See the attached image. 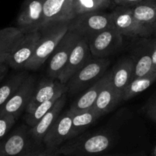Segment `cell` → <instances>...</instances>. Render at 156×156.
Segmentation results:
<instances>
[{
  "mask_svg": "<svg viewBox=\"0 0 156 156\" xmlns=\"http://www.w3.org/2000/svg\"><path fill=\"white\" fill-rule=\"evenodd\" d=\"M152 156H156V146H155V149H154V150H153V152H152Z\"/></svg>",
  "mask_w": 156,
  "mask_h": 156,
  "instance_id": "d590c367",
  "label": "cell"
},
{
  "mask_svg": "<svg viewBox=\"0 0 156 156\" xmlns=\"http://www.w3.org/2000/svg\"><path fill=\"white\" fill-rule=\"evenodd\" d=\"M110 64L111 62L107 57H92L67 82V94L75 95L91 87L107 73Z\"/></svg>",
  "mask_w": 156,
  "mask_h": 156,
  "instance_id": "277c9868",
  "label": "cell"
},
{
  "mask_svg": "<svg viewBox=\"0 0 156 156\" xmlns=\"http://www.w3.org/2000/svg\"><path fill=\"white\" fill-rule=\"evenodd\" d=\"M37 88V78L28 75L12 98L0 109V113L12 114L18 120L25 111Z\"/></svg>",
  "mask_w": 156,
  "mask_h": 156,
  "instance_id": "30bf717a",
  "label": "cell"
},
{
  "mask_svg": "<svg viewBox=\"0 0 156 156\" xmlns=\"http://www.w3.org/2000/svg\"><path fill=\"white\" fill-rule=\"evenodd\" d=\"M152 36H154V38H153V40H154V41H155V42L156 43V33L152 35Z\"/></svg>",
  "mask_w": 156,
  "mask_h": 156,
  "instance_id": "8d00e7d4",
  "label": "cell"
},
{
  "mask_svg": "<svg viewBox=\"0 0 156 156\" xmlns=\"http://www.w3.org/2000/svg\"><path fill=\"white\" fill-rule=\"evenodd\" d=\"M111 14L114 27L123 36L147 38L143 29L134 18L130 7L117 6Z\"/></svg>",
  "mask_w": 156,
  "mask_h": 156,
  "instance_id": "5bb4252c",
  "label": "cell"
},
{
  "mask_svg": "<svg viewBox=\"0 0 156 156\" xmlns=\"http://www.w3.org/2000/svg\"><path fill=\"white\" fill-rule=\"evenodd\" d=\"M155 33H156V24H155V30H154L153 34H155ZM153 34H152V35H153Z\"/></svg>",
  "mask_w": 156,
  "mask_h": 156,
  "instance_id": "74e56055",
  "label": "cell"
},
{
  "mask_svg": "<svg viewBox=\"0 0 156 156\" xmlns=\"http://www.w3.org/2000/svg\"><path fill=\"white\" fill-rule=\"evenodd\" d=\"M73 112L70 109L59 116L44 139L46 149H56L69 140L73 126Z\"/></svg>",
  "mask_w": 156,
  "mask_h": 156,
  "instance_id": "7c38bea8",
  "label": "cell"
},
{
  "mask_svg": "<svg viewBox=\"0 0 156 156\" xmlns=\"http://www.w3.org/2000/svg\"><path fill=\"white\" fill-rule=\"evenodd\" d=\"M135 68V59L123 57L112 68V83L116 91L123 100L125 88L132 80Z\"/></svg>",
  "mask_w": 156,
  "mask_h": 156,
  "instance_id": "e0dca14e",
  "label": "cell"
},
{
  "mask_svg": "<svg viewBox=\"0 0 156 156\" xmlns=\"http://www.w3.org/2000/svg\"><path fill=\"white\" fill-rule=\"evenodd\" d=\"M113 0H73L74 16L81 14L103 12L111 6Z\"/></svg>",
  "mask_w": 156,
  "mask_h": 156,
  "instance_id": "d4e9b609",
  "label": "cell"
},
{
  "mask_svg": "<svg viewBox=\"0 0 156 156\" xmlns=\"http://www.w3.org/2000/svg\"><path fill=\"white\" fill-rule=\"evenodd\" d=\"M146 114L156 124V97L151 99L145 108Z\"/></svg>",
  "mask_w": 156,
  "mask_h": 156,
  "instance_id": "f1b7e54d",
  "label": "cell"
},
{
  "mask_svg": "<svg viewBox=\"0 0 156 156\" xmlns=\"http://www.w3.org/2000/svg\"><path fill=\"white\" fill-rule=\"evenodd\" d=\"M123 100L113 85L111 76L105 84L103 89L101 91L93 108L103 116L112 111Z\"/></svg>",
  "mask_w": 156,
  "mask_h": 156,
  "instance_id": "44dd1931",
  "label": "cell"
},
{
  "mask_svg": "<svg viewBox=\"0 0 156 156\" xmlns=\"http://www.w3.org/2000/svg\"><path fill=\"white\" fill-rule=\"evenodd\" d=\"M112 14L94 12L76 15L69 21V29L77 32L87 39L90 37L114 27Z\"/></svg>",
  "mask_w": 156,
  "mask_h": 156,
  "instance_id": "5b68a950",
  "label": "cell"
},
{
  "mask_svg": "<svg viewBox=\"0 0 156 156\" xmlns=\"http://www.w3.org/2000/svg\"><path fill=\"white\" fill-rule=\"evenodd\" d=\"M27 124H21L0 141V156H34L46 149L36 144Z\"/></svg>",
  "mask_w": 156,
  "mask_h": 156,
  "instance_id": "3957f363",
  "label": "cell"
},
{
  "mask_svg": "<svg viewBox=\"0 0 156 156\" xmlns=\"http://www.w3.org/2000/svg\"><path fill=\"white\" fill-rule=\"evenodd\" d=\"M62 95H57L56 97L53 98L50 100L47 101L44 103L38 105L31 113L30 114H24V120L27 126L30 127H33L37 123V122L45 115L47 113L49 112L50 109L53 107V105L56 104V101Z\"/></svg>",
  "mask_w": 156,
  "mask_h": 156,
  "instance_id": "4316f807",
  "label": "cell"
},
{
  "mask_svg": "<svg viewBox=\"0 0 156 156\" xmlns=\"http://www.w3.org/2000/svg\"><path fill=\"white\" fill-rule=\"evenodd\" d=\"M69 27V21H50L41 28V37L36 50L31 56L24 69L37 70L53 54L56 47L60 42Z\"/></svg>",
  "mask_w": 156,
  "mask_h": 156,
  "instance_id": "7a4b0ae2",
  "label": "cell"
},
{
  "mask_svg": "<svg viewBox=\"0 0 156 156\" xmlns=\"http://www.w3.org/2000/svg\"><path fill=\"white\" fill-rule=\"evenodd\" d=\"M96 156H147L144 152H117V153L108 154V155H99Z\"/></svg>",
  "mask_w": 156,
  "mask_h": 156,
  "instance_id": "4dcf8cb0",
  "label": "cell"
},
{
  "mask_svg": "<svg viewBox=\"0 0 156 156\" xmlns=\"http://www.w3.org/2000/svg\"><path fill=\"white\" fill-rule=\"evenodd\" d=\"M67 93L63 94L57 101L53 108L45 114L36 125L33 127H30V132L31 136L37 145L40 146H44V139L46 134L51 128L53 123L61 114L62 109L65 106L67 101Z\"/></svg>",
  "mask_w": 156,
  "mask_h": 156,
  "instance_id": "9a60e30c",
  "label": "cell"
},
{
  "mask_svg": "<svg viewBox=\"0 0 156 156\" xmlns=\"http://www.w3.org/2000/svg\"><path fill=\"white\" fill-rule=\"evenodd\" d=\"M111 76H112V69L107 71V73L99 80L93 84L91 87L87 88L86 91L72 104L69 109L73 112L76 113L87 111L92 108L97 101L101 91L103 89L105 84Z\"/></svg>",
  "mask_w": 156,
  "mask_h": 156,
  "instance_id": "ac0fdd59",
  "label": "cell"
},
{
  "mask_svg": "<svg viewBox=\"0 0 156 156\" xmlns=\"http://www.w3.org/2000/svg\"><path fill=\"white\" fill-rule=\"evenodd\" d=\"M154 47H153V50H152V64H153V69H156V43L154 41Z\"/></svg>",
  "mask_w": 156,
  "mask_h": 156,
  "instance_id": "e575fe53",
  "label": "cell"
},
{
  "mask_svg": "<svg viewBox=\"0 0 156 156\" xmlns=\"http://www.w3.org/2000/svg\"><path fill=\"white\" fill-rule=\"evenodd\" d=\"M8 50V51L2 52V53H0V65H2V64H3L5 62V60L7 59L8 56H9V53H10L11 50Z\"/></svg>",
  "mask_w": 156,
  "mask_h": 156,
  "instance_id": "836d02e7",
  "label": "cell"
},
{
  "mask_svg": "<svg viewBox=\"0 0 156 156\" xmlns=\"http://www.w3.org/2000/svg\"><path fill=\"white\" fill-rule=\"evenodd\" d=\"M15 71V73L7 77L5 82L0 83V109L13 96L29 75L26 69Z\"/></svg>",
  "mask_w": 156,
  "mask_h": 156,
  "instance_id": "603a6c76",
  "label": "cell"
},
{
  "mask_svg": "<svg viewBox=\"0 0 156 156\" xmlns=\"http://www.w3.org/2000/svg\"><path fill=\"white\" fill-rule=\"evenodd\" d=\"M156 81V69L143 77L136 78L130 81L123 94V101L133 98L151 86Z\"/></svg>",
  "mask_w": 156,
  "mask_h": 156,
  "instance_id": "cb8c5ba5",
  "label": "cell"
},
{
  "mask_svg": "<svg viewBox=\"0 0 156 156\" xmlns=\"http://www.w3.org/2000/svg\"><path fill=\"white\" fill-rule=\"evenodd\" d=\"M34 156H61V155L56 151V149H45L44 151Z\"/></svg>",
  "mask_w": 156,
  "mask_h": 156,
  "instance_id": "1f68e13d",
  "label": "cell"
},
{
  "mask_svg": "<svg viewBox=\"0 0 156 156\" xmlns=\"http://www.w3.org/2000/svg\"><path fill=\"white\" fill-rule=\"evenodd\" d=\"M143 0H113L116 5L118 6H124V7H133L138 3L141 2Z\"/></svg>",
  "mask_w": 156,
  "mask_h": 156,
  "instance_id": "f546056e",
  "label": "cell"
},
{
  "mask_svg": "<svg viewBox=\"0 0 156 156\" xmlns=\"http://www.w3.org/2000/svg\"><path fill=\"white\" fill-rule=\"evenodd\" d=\"M101 117V115L93 108L81 112H73V126L69 140L83 134Z\"/></svg>",
  "mask_w": 156,
  "mask_h": 156,
  "instance_id": "7402d4cb",
  "label": "cell"
},
{
  "mask_svg": "<svg viewBox=\"0 0 156 156\" xmlns=\"http://www.w3.org/2000/svg\"><path fill=\"white\" fill-rule=\"evenodd\" d=\"M45 0H24L16 19L17 27L24 34L41 30L44 25Z\"/></svg>",
  "mask_w": 156,
  "mask_h": 156,
  "instance_id": "8992f818",
  "label": "cell"
},
{
  "mask_svg": "<svg viewBox=\"0 0 156 156\" xmlns=\"http://www.w3.org/2000/svg\"><path fill=\"white\" fill-rule=\"evenodd\" d=\"M81 37L82 36L77 32L69 29L52 54L47 69L48 77L58 79L75 46Z\"/></svg>",
  "mask_w": 156,
  "mask_h": 156,
  "instance_id": "ba28073f",
  "label": "cell"
},
{
  "mask_svg": "<svg viewBox=\"0 0 156 156\" xmlns=\"http://www.w3.org/2000/svg\"><path fill=\"white\" fill-rule=\"evenodd\" d=\"M68 92V87L58 79L44 78L37 85L33 98L25 110V114L31 113L41 104L50 100L57 95Z\"/></svg>",
  "mask_w": 156,
  "mask_h": 156,
  "instance_id": "4fadbf2b",
  "label": "cell"
},
{
  "mask_svg": "<svg viewBox=\"0 0 156 156\" xmlns=\"http://www.w3.org/2000/svg\"><path fill=\"white\" fill-rule=\"evenodd\" d=\"M9 66L6 63H3L0 65V83L4 80L5 78L9 73Z\"/></svg>",
  "mask_w": 156,
  "mask_h": 156,
  "instance_id": "d6a6232c",
  "label": "cell"
},
{
  "mask_svg": "<svg viewBox=\"0 0 156 156\" xmlns=\"http://www.w3.org/2000/svg\"><path fill=\"white\" fill-rule=\"evenodd\" d=\"M134 18L149 38L152 36L156 24V0H143L130 7Z\"/></svg>",
  "mask_w": 156,
  "mask_h": 156,
  "instance_id": "2e32d148",
  "label": "cell"
},
{
  "mask_svg": "<svg viewBox=\"0 0 156 156\" xmlns=\"http://www.w3.org/2000/svg\"><path fill=\"white\" fill-rule=\"evenodd\" d=\"M41 31L26 34L12 48L5 63L14 70L24 69L25 65L36 50Z\"/></svg>",
  "mask_w": 156,
  "mask_h": 156,
  "instance_id": "9c48e42d",
  "label": "cell"
},
{
  "mask_svg": "<svg viewBox=\"0 0 156 156\" xmlns=\"http://www.w3.org/2000/svg\"><path fill=\"white\" fill-rule=\"evenodd\" d=\"M154 40L146 38V41L143 43L136 53L135 59V68L132 79L143 77L150 73L153 69L152 64V50L154 47Z\"/></svg>",
  "mask_w": 156,
  "mask_h": 156,
  "instance_id": "ffe728a7",
  "label": "cell"
},
{
  "mask_svg": "<svg viewBox=\"0 0 156 156\" xmlns=\"http://www.w3.org/2000/svg\"><path fill=\"white\" fill-rule=\"evenodd\" d=\"M73 0H45L44 5V24L50 21H70L75 18Z\"/></svg>",
  "mask_w": 156,
  "mask_h": 156,
  "instance_id": "d6986e66",
  "label": "cell"
},
{
  "mask_svg": "<svg viewBox=\"0 0 156 156\" xmlns=\"http://www.w3.org/2000/svg\"><path fill=\"white\" fill-rule=\"evenodd\" d=\"M17 119L12 114L0 113V141L11 132Z\"/></svg>",
  "mask_w": 156,
  "mask_h": 156,
  "instance_id": "83f0119b",
  "label": "cell"
},
{
  "mask_svg": "<svg viewBox=\"0 0 156 156\" xmlns=\"http://www.w3.org/2000/svg\"><path fill=\"white\" fill-rule=\"evenodd\" d=\"M92 57L88 39L85 37H82L75 46L63 69L58 77V80L66 85L69 79L84 66L86 65Z\"/></svg>",
  "mask_w": 156,
  "mask_h": 156,
  "instance_id": "8fae6325",
  "label": "cell"
},
{
  "mask_svg": "<svg viewBox=\"0 0 156 156\" xmlns=\"http://www.w3.org/2000/svg\"><path fill=\"white\" fill-rule=\"evenodd\" d=\"M23 36L24 34L17 27H9L1 29L0 30V53L12 50Z\"/></svg>",
  "mask_w": 156,
  "mask_h": 156,
  "instance_id": "484cf974",
  "label": "cell"
},
{
  "mask_svg": "<svg viewBox=\"0 0 156 156\" xmlns=\"http://www.w3.org/2000/svg\"><path fill=\"white\" fill-rule=\"evenodd\" d=\"M93 57L106 58L123 46V35L115 27H111L88 38Z\"/></svg>",
  "mask_w": 156,
  "mask_h": 156,
  "instance_id": "52a82bcc",
  "label": "cell"
},
{
  "mask_svg": "<svg viewBox=\"0 0 156 156\" xmlns=\"http://www.w3.org/2000/svg\"><path fill=\"white\" fill-rule=\"evenodd\" d=\"M117 137L110 131L84 133L61 145L56 151L61 156H96L105 155L117 143Z\"/></svg>",
  "mask_w": 156,
  "mask_h": 156,
  "instance_id": "6da1fadb",
  "label": "cell"
}]
</instances>
